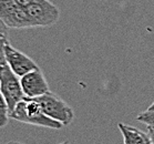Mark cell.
<instances>
[{
    "label": "cell",
    "instance_id": "9c48e42d",
    "mask_svg": "<svg viewBox=\"0 0 154 144\" xmlns=\"http://www.w3.org/2000/svg\"><path fill=\"white\" fill-rule=\"evenodd\" d=\"M9 106H8L7 102L5 100V98L2 97V94L0 93V129L5 127L9 122Z\"/></svg>",
    "mask_w": 154,
    "mask_h": 144
},
{
    "label": "cell",
    "instance_id": "9a60e30c",
    "mask_svg": "<svg viewBox=\"0 0 154 144\" xmlns=\"http://www.w3.org/2000/svg\"><path fill=\"white\" fill-rule=\"evenodd\" d=\"M5 144H22L21 142H18V141H10V142H7Z\"/></svg>",
    "mask_w": 154,
    "mask_h": 144
},
{
    "label": "cell",
    "instance_id": "3957f363",
    "mask_svg": "<svg viewBox=\"0 0 154 144\" xmlns=\"http://www.w3.org/2000/svg\"><path fill=\"white\" fill-rule=\"evenodd\" d=\"M0 93L7 102L10 112L26 98L21 88L20 78L11 71L7 63L0 66Z\"/></svg>",
    "mask_w": 154,
    "mask_h": 144
},
{
    "label": "cell",
    "instance_id": "5b68a950",
    "mask_svg": "<svg viewBox=\"0 0 154 144\" xmlns=\"http://www.w3.org/2000/svg\"><path fill=\"white\" fill-rule=\"evenodd\" d=\"M0 20L8 29L35 28L26 9L14 0H0Z\"/></svg>",
    "mask_w": 154,
    "mask_h": 144
},
{
    "label": "cell",
    "instance_id": "8fae6325",
    "mask_svg": "<svg viewBox=\"0 0 154 144\" xmlns=\"http://www.w3.org/2000/svg\"><path fill=\"white\" fill-rule=\"evenodd\" d=\"M9 42L8 32H0V66L6 64V58H5V46Z\"/></svg>",
    "mask_w": 154,
    "mask_h": 144
},
{
    "label": "cell",
    "instance_id": "6da1fadb",
    "mask_svg": "<svg viewBox=\"0 0 154 144\" xmlns=\"http://www.w3.org/2000/svg\"><path fill=\"white\" fill-rule=\"evenodd\" d=\"M9 118L18 122L48 127L53 130H60L63 127L61 123L47 116L42 111L40 104L35 99L25 98L22 101H20L10 112Z\"/></svg>",
    "mask_w": 154,
    "mask_h": 144
},
{
    "label": "cell",
    "instance_id": "e0dca14e",
    "mask_svg": "<svg viewBox=\"0 0 154 144\" xmlns=\"http://www.w3.org/2000/svg\"><path fill=\"white\" fill-rule=\"evenodd\" d=\"M58 144H70L68 141H66V142H61V143H58Z\"/></svg>",
    "mask_w": 154,
    "mask_h": 144
},
{
    "label": "cell",
    "instance_id": "ba28073f",
    "mask_svg": "<svg viewBox=\"0 0 154 144\" xmlns=\"http://www.w3.org/2000/svg\"><path fill=\"white\" fill-rule=\"evenodd\" d=\"M118 127L122 133L124 144H146V141L149 140L147 133H143L137 127L123 123H119Z\"/></svg>",
    "mask_w": 154,
    "mask_h": 144
},
{
    "label": "cell",
    "instance_id": "5bb4252c",
    "mask_svg": "<svg viewBox=\"0 0 154 144\" xmlns=\"http://www.w3.org/2000/svg\"><path fill=\"white\" fill-rule=\"evenodd\" d=\"M0 32H8V28L2 23L1 20H0Z\"/></svg>",
    "mask_w": 154,
    "mask_h": 144
},
{
    "label": "cell",
    "instance_id": "30bf717a",
    "mask_svg": "<svg viewBox=\"0 0 154 144\" xmlns=\"http://www.w3.org/2000/svg\"><path fill=\"white\" fill-rule=\"evenodd\" d=\"M137 121L145 123L147 127H154V110H146L137 116Z\"/></svg>",
    "mask_w": 154,
    "mask_h": 144
},
{
    "label": "cell",
    "instance_id": "277c9868",
    "mask_svg": "<svg viewBox=\"0 0 154 144\" xmlns=\"http://www.w3.org/2000/svg\"><path fill=\"white\" fill-rule=\"evenodd\" d=\"M35 28H48L56 25L60 18V10L49 0H35L26 8Z\"/></svg>",
    "mask_w": 154,
    "mask_h": 144
},
{
    "label": "cell",
    "instance_id": "4fadbf2b",
    "mask_svg": "<svg viewBox=\"0 0 154 144\" xmlns=\"http://www.w3.org/2000/svg\"><path fill=\"white\" fill-rule=\"evenodd\" d=\"M147 135L150 137L151 142L154 144V127H147Z\"/></svg>",
    "mask_w": 154,
    "mask_h": 144
},
{
    "label": "cell",
    "instance_id": "2e32d148",
    "mask_svg": "<svg viewBox=\"0 0 154 144\" xmlns=\"http://www.w3.org/2000/svg\"><path fill=\"white\" fill-rule=\"evenodd\" d=\"M146 144H153L152 142H151V140H150V137H149V140L146 141Z\"/></svg>",
    "mask_w": 154,
    "mask_h": 144
},
{
    "label": "cell",
    "instance_id": "8992f818",
    "mask_svg": "<svg viewBox=\"0 0 154 144\" xmlns=\"http://www.w3.org/2000/svg\"><path fill=\"white\" fill-rule=\"evenodd\" d=\"M5 58L11 71L19 78L23 77L30 71L39 69L35 60H32L26 53L21 52L11 46L10 41L6 43L5 46Z\"/></svg>",
    "mask_w": 154,
    "mask_h": 144
},
{
    "label": "cell",
    "instance_id": "7c38bea8",
    "mask_svg": "<svg viewBox=\"0 0 154 144\" xmlns=\"http://www.w3.org/2000/svg\"><path fill=\"white\" fill-rule=\"evenodd\" d=\"M14 1H16V2H17L20 7L25 8V9H26V8L28 7L29 5H31L35 0H14Z\"/></svg>",
    "mask_w": 154,
    "mask_h": 144
},
{
    "label": "cell",
    "instance_id": "7a4b0ae2",
    "mask_svg": "<svg viewBox=\"0 0 154 144\" xmlns=\"http://www.w3.org/2000/svg\"><path fill=\"white\" fill-rule=\"evenodd\" d=\"M33 99L40 104L42 111L47 116L61 123L63 127L69 125L73 121V109L56 93L49 91L43 95Z\"/></svg>",
    "mask_w": 154,
    "mask_h": 144
},
{
    "label": "cell",
    "instance_id": "52a82bcc",
    "mask_svg": "<svg viewBox=\"0 0 154 144\" xmlns=\"http://www.w3.org/2000/svg\"><path fill=\"white\" fill-rule=\"evenodd\" d=\"M21 88L26 98L33 99L50 91L49 84L41 69H35L20 78Z\"/></svg>",
    "mask_w": 154,
    "mask_h": 144
}]
</instances>
